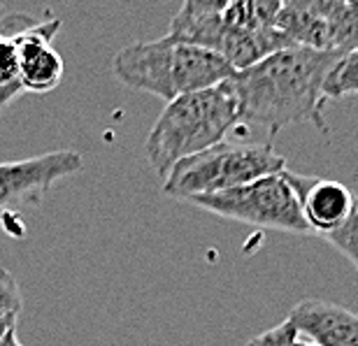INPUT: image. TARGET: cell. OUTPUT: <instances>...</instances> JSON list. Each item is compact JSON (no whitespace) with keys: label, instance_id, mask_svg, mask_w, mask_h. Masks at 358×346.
<instances>
[{"label":"cell","instance_id":"6da1fadb","mask_svg":"<svg viewBox=\"0 0 358 346\" xmlns=\"http://www.w3.org/2000/svg\"><path fill=\"white\" fill-rule=\"evenodd\" d=\"M338 52L289 47L228 79L238 98L240 124L261 126L275 138L293 124H312L328 135L324 84Z\"/></svg>","mask_w":358,"mask_h":346},{"label":"cell","instance_id":"7a4b0ae2","mask_svg":"<svg viewBox=\"0 0 358 346\" xmlns=\"http://www.w3.org/2000/svg\"><path fill=\"white\" fill-rule=\"evenodd\" d=\"M238 124V98L228 79L179 96L166 105L147 135V161L163 182L179 161L224 142Z\"/></svg>","mask_w":358,"mask_h":346},{"label":"cell","instance_id":"3957f363","mask_svg":"<svg viewBox=\"0 0 358 346\" xmlns=\"http://www.w3.org/2000/svg\"><path fill=\"white\" fill-rule=\"evenodd\" d=\"M112 70L128 89L152 93L168 103L186 93L217 86L235 75L231 63L219 54L168 35L124 47L112 59Z\"/></svg>","mask_w":358,"mask_h":346},{"label":"cell","instance_id":"277c9868","mask_svg":"<svg viewBox=\"0 0 358 346\" xmlns=\"http://www.w3.org/2000/svg\"><path fill=\"white\" fill-rule=\"evenodd\" d=\"M286 170V158L272 144L219 142L179 161L163 179V193L175 200L221 193Z\"/></svg>","mask_w":358,"mask_h":346},{"label":"cell","instance_id":"5b68a950","mask_svg":"<svg viewBox=\"0 0 358 346\" xmlns=\"http://www.w3.org/2000/svg\"><path fill=\"white\" fill-rule=\"evenodd\" d=\"M186 203L203 212L221 216V219L240 221L247 226L282 230V233L293 235H312L296 191L291 189L282 172L221 193L189 198Z\"/></svg>","mask_w":358,"mask_h":346},{"label":"cell","instance_id":"8992f818","mask_svg":"<svg viewBox=\"0 0 358 346\" xmlns=\"http://www.w3.org/2000/svg\"><path fill=\"white\" fill-rule=\"evenodd\" d=\"M84 170V156L75 149H56L24 161L0 163V212L19 205H40L61 179Z\"/></svg>","mask_w":358,"mask_h":346},{"label":"cell","instance_id":"52a82bcc","mask_svg":"<svg viewBox=\"0 0 358 346\" xmlns=\"http://www.w3.org/2000/svg\"><path fill=\"white\" fill-rule=\"evenodd\" d=\"M63 21L49 17L40 24L26 21L24 28L7 33L14 38L19 54V72L21 84L28 93H49L61 84L66 63L61 54L54 49V38L61 31Z\"/></svg>","mask_w":358,"mask_h":346},{"label":"cell","instance_id":"ba28073f","mask_svg":"<svg viewBox=\"0 0 358 346\" xmlns=\"http://www.w3.org/2000/svg\"><path fill=\"white\" fill-rule=\"evenodd\" d=\"M282 175L291 184V189L296 191L300 209H303V216L312 235H331L333 230L345 226L347 219L352 216L358 196L342 182L298 175L289 168L282 170Z\"/></svg>","mask_w":358,"mask_h":346},{"label":"cell","instance_id":"9c48e42d","mask_svg":"<svg viewBox=\"0 0 358 346\" xmlns=\"http://www.w3.org/2000/svg\"><path fill=\"white\" fill-rule=\"evenodd\" d=\"M314 346H358V314L328 300H303L286 316Z\"/></svg>","mask_w":358,"mask_h":346},{"label":"cell","instance_id":"30bf717a","mask_svg":"<svg viewBox=\"0 0 358 346\" xmlns=\"http://www.w3.org/2000/svg\"><path fill=\"white\" fill-rule=\"evenodd\" d=\"M275 28L289 35L298 47L319 49V52H338V45H335V24L331 19L284 7Z\"/></svg>","mask_w":358,"mask_h":346},{"label":"cell","instance_id":"8fae6325","mask_svg":"<svg viewBox=\"0 0 358 346\" xmlns=\"http://www.w3.org/2000/svg\"><path fill=\"white\" fill-rule=\"evenodd\" d=\"M284 0H231L224 19L235 28L245 31H268L277 26Z\"/></svg>","mask_w":358,"mask_h":346},{"label":"cell","instance_id":"7c38bea8","mask_svg":"<svg viewBox=\"0 0 358 346\" xmlns=\"http://www.w3.org/2000/svg\"><path fill=\"white\" fill-rule=\"evenodd\" d=\"M24 91L19 72V54L14 38L7 33H0V112L5 110L12 100H17Z\"/></svg>","mask_w":358,"mask_h":346},{"label":"cell","instance_id":"4fadbf2b","mask_svg":"<svg viewBox=\"0 0 358 346\" xmlns=\"http://www.w3.org/2000/svg\"><path fill=\"white\" fill-rule=\"evenodd\" d=\"M324 96L328 100H340L349 96H358V49L342 54L333 63L331 72L324 84Z\"/></svg>","mask_w":358,"mask_h":346},{"label":"cell","instance_id":"5bb4252c","mask_svg":"<svg viewBox=\"0 0 358 346\" xmlns=\"http://www.w3.org/2000/svg\"><path fill=\"white\" fill-rule=\"evenodd\" d=\"M324 240L328 244H333V247L338 249L342 256H347L349 261L356 265V270H358V200H356L354 212L347 219L345 226H340L338 230H333V233L326 235Z\"/></svg>","mask_w":358,"mask_h":346},{"label":"cell","instance_id":"9a60e30c","mask_svg":"<svg viewBox=\"0 0 358 346\" xmlns=\"http://www.w3.org/2000/svg\"><path fill=\"white\" fill-rule=\"evenodd\" d=\"M356 5V0H284V7L300 12H310L324 19H340L342 14H347Z\"/></svg>","mask_w":358,"mask_h":346},{"label":"cell","instance_id":"2e32d148","mask_svg":"<svg viewBox=\"0 0 358 346\" xmlns=\"http://www.w3.org/2000/svg\"><path fill=\"white\" fill-rule=\"evenodd\" d=\"M19 312H21L19 281L10 270L0 268V321L19 316Z\"/></svg>","mask_w":358,"mask_h":346},{"label":"cell","instance_id":"e0dca14e","mask_svg":"<svg viewBox=\"0 0 358 346\" xmlns=\"http://www.w3.org/2000/svg\"><path fill=\"white\" fill-rule=\"evenodd\" d=\"M247 346H300V335L293 328V323L289 319H284L279 326L263 330V333L252 337Z\"/></svg>","mask_w":358,"mask_h":346},{"label":"cell","instance_id":"ac0fdd59","mask_svg":"<svg viewBox=\"0 0 358 346\" xmlns=\"http://www.w3.org/2000/svg\"><path fill=\"white\" fill-rule=\"evenodd\" d=\"M231 0H184L179 7L177 17L186 19H198V17H217L224 14Z\"/></svg>","mask_w":358,"mask_h":346},{"label":"cell","instance_id":"d6986e66","mask_svg":"<svg viewBox=\"0 0 358 346\" xmlns=\"http://www.w3.org/2000/svg\"><path fill=\"white\" fill-rule=\"evenodd\" d=\"M17 328V316H12V319H3L0 321V342L5 340L7 335H10V330Z\"/></svg>","mask_w":358,"mask_h":346},{"label":"cell","instance_id":"ffe728a7","mask_svg":"<svg viewBox=\"0 0 358 346\" xmlns=\"http://www.w3.org/2000/svg\"><path fill=\"white\" fill-rule=\"evenodd\" d=\"M14 333H17V328H14L10 335H7V346H24V344L17 340V335H14Z\"/></svg>","mask_w":358,"mask_h":346},{"label":"cell","instance_id":"44dd1931","mask_svg":"<svg viewBox=\"0 0 358 346\" xmlns=\"http://www.w3.org/2000/svg\"><path fill=\"white\" fill-rule=\"evenodd\" d=\"M300 346H314V344H310V342H305V340H300Z\"/></svg>","mask_w":358,"mask_h":346},{"label":"cell","instance_id":"7402d4cb","mask_svg":"<svg viewBox=\"0 0 358 346\" xmlns=\"http://www.w3.org/2000/svg\"><path fill=\"white\" fill-rule=\"evenodd\" d=\"M10 333H12V330H10ZM0 346H7V337H5V340H3V342H0Z\"/></svg>","mask_w":358,"mask_h":346},{"label":"cell","instance_id":"603a6c76","mask_svg":"<svg viewBox=\"0 0 358 346\" xmlns=\"http://www.w3.org/2000/svg\"><path fill=\"white\" fill-rule=\"evenodd\" d=\"M356 3H358V0H356Z\"/></svg>","mask_w":358,"mask_h":346}]
</instances>
